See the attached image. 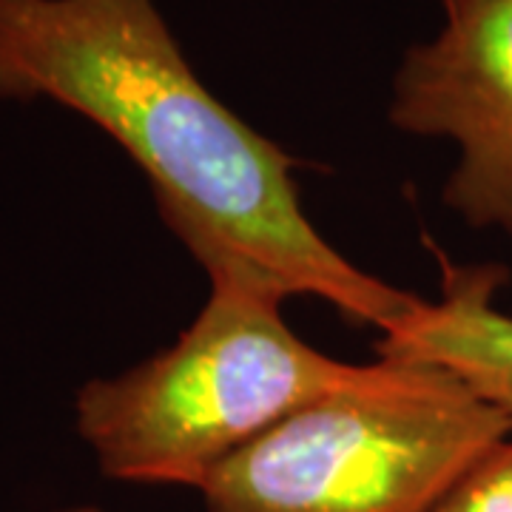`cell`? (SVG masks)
<instances>
[{"instance_id": "cell-5", "label": "cell", "mask_w": 512, "mask_h": 512, "mask_svg": "<svg viewBox=\"0 0 512 512\" xmlns=\"http://www.w3.org/2000/svg\"><path fill=\"white\" fill-rule=\"evenodd\" d=\"M441 274L439 299H421L399 328L379 336L376 353L441 367L512 421V313L495 302L507 271L441 259Z\"/></svg>"}, {"instance_id": "cell-3", "label": "cell", "mask_w": 512, "mask_h": 512, "mask_svg": "<svg viewBox=\"0 0 512 512\" xmlns=\"http://www.w3.org/2000/svg\"><path fill=\"white\" fill-rule=\"evenodd\" d=\"M512 421L447 370L370 382L274 424L202 481L205 512H430Z\"/></svg>"}, {"instance_id": "cell-1", "label": "cell", "mask_w": 512, "mask_h": 512, "mask_svg": "<svg viewBox=\"0 0 512 512\" xmlns=\"http://www.w3.org/2000/svg\"><path fill=\"white\" fill-rule=\"evenodd\" d=\"M0 100H49L109 134L208 276L322 299L379 336L421 302L322 237L296 157L202 83L154 0H0Z\"/></svg>"}, {"instance_id": "cell-8", "label": "cell", "mask_w": 512, "mask_h": 512, "mask_svg": "<svg viewBox=\"0 0 512 512\" xmlns=\"http://www.w3.org/2000/svg\"><path fill=\"white\" fill-rule=\"evenodd\" d=\"M441 3H447V0H441Z\"/></svg>"}, {"instance_id": "cell-6", "label": "cell", "mask_w": 512, "mask_h": 512, "mask_svg": "<svg viewBox=\"0 0 512 512\" xmlns=\"http://www.w3.org/2000/svg\"><path fill=\"white\" fill-rule=\"evenodd\" d=\"M430 512H512V436L478 458Z\"/></svg>"}, {"instance_id": "cell-2", "label": "cell", "mask_w": 512, "mask_h": 512, "mask_svg": "<svg viewBox=\"0 0 512 512\" xmlns=\"http://www.w3.org/2000/svg\"><path fill=\"white\" fill-rule=\"evenodd\" d=\"M285 299L239 276H208V299L174 345L74 393V430L111 481L197 487L274 424L370 382L299 339Z\"/></svg>"}, {"instance_id": "cell-4", "label": "cell", "mask_w": 512, "mask_h": 512, "mask_svg": "<svg viewBox=\"0 0 512 512\" xmlns=\"http://www.w3.org/2000/svg\"><path fill=\"white\" fill-rule=\"evenodd\" d=\"M433 40L404 52L390 123L458 148L444 202L512 242V0H447Z\"/></svg>"}, {"instance_id": "cell-7", "label": "cell", "mask_w": 512, "mask_h": 512, "mask_svg": "<svg viewBox=\"0 0 512 512\" xmlns=\"http://www.w3.org/2000/svg\"><path fill=\"white\" fill-rule=\"evenodd\" d=\"M55 512H106V510H100V507H94V504H77V507H60V510Z\"/></svg>"}]
</instances>
